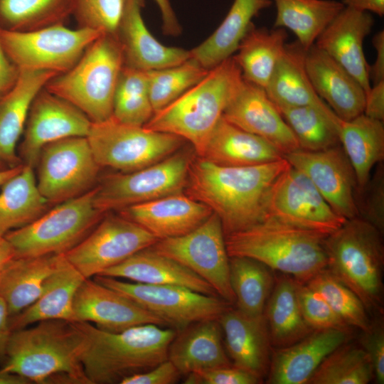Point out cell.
Instances as JSON below:
<instances>
[{
    "instance_id": "5bb4252c",
    "label": "cell",
    "mask_w": 384,
    "mask_h": 384,
    "mask_svg": "<svg viewBox=\"0 0 384 384\" xmlns=\"http://www.w3.org/2000/svg\"><path fill=\"white\" fill-rule=\"evenodd\" d=\"M37 165V186L50 204L60 203L92 189L100 168L85 137L65 138L46 145Z\"/></svg>"
},
{
    "instance_id": "816d5d0a",
    "label": "cell",
    "mask_w": 384,
    "mask_h": 384,
    "mask_svg": "<svg viewBox=\"0 0 384 384\" xmlns=\"http://www.w3.org/2000/svg\"><path fill=\"white\" fill-rule=\"evenodd\" d=\"M361 346L368 354L373 368L374 379L377 383H384V329L383 324H372L366 331H363Z\"/></svg>"
},
{
    "instance_id": "9f6ffc18",
    "label": "cell",
    "mask_w": 384,
    "mask_h": 384,
    "mask_svg": "<svg viewBox=\"0 0 384 384\" xmlns=\"http://www.w3.org/2000/svg\"><path fill=\"white\" fill-rule=\"evenodd\" d=\"M373 46L375 50V58L369 66V78L373 85L384 80V31H378L373 38Z\"/></svg>"
},
{
    "instance_id": "1f68e13d",
    "label": "cell",
    "mask_w": 384,
    "mask_h": 384,
    "mask_svg": "<svg viewBox=\"0 0 384 384\" xmlns=\"http://www.w3.org/2000/svg\"><path fill=\"white\" fill-rule=\"evenodd\" d=\"M306 50L287 43L265 90L277 109L306 105L329 107L316 93L306 69Z\"/></svg>"
},
{
    "instance_id": "91938a15",
    "label": "cell",
    "mask_w": 384,
    "mask_h": 384,
    "mask_svg": "<svg viewBox=\"0 0 384 384\" xmlns=\"http://www.w3.org/2000/svg\"><path fill=\"white\" fill-rule=\"evenodd\" d=\"M345 6L358 11L375 14L379 16L384 15V0H343Z\"/></svg>"
},
{
    "instance_id": "484cf974",
    "label": "cell",
    "mask_w": 384,
    "mask_h": 384,
    "mask_svg": "<svg viewBox=\"0 0 384 384\" xmlns=\"http://www.w3.org/2000/svg\"><path fill=\"white\" fill-rule=\"evenodd\" d=\"M218 321L233 366L261 379L267 373L271 361V341L264 314L250 316L230 308Z\"/></svg>"
},
{
    "instance_id": "d4e9b609",
    "label": "cell",
    "mask_w": 384,
    "mask_h": 384,
    "mask_svg": "<svg viewBox=\"0 0 384 384\" xmlns=\"http://www.w3.org/2000/svg\"><path fill=\"white\" fill-rule=\"evenodd\" d=\"M212 213L208 206L182 193L120 210L121 215L137 223L159 240L185 235Z\"/></svg>"
},
{
    "instance_id": "60d3db41",
    "label": "cell",
    "mask_w": 384,
    "mask_h": 384,
    "mask_svg": "<svg viewBox=\"0 0 384 384\" xmlns=\"http://www.w3.org/2000/svg\"><path fill=\"white\" fill-rule=\"evenodd\" d=\"M229 270L237 309L250 316L263 315L274 286L270 268L250 257H230Z\"/></svg>"
},
{
    "instance_id": "6125c7cd",
    "label": "cell",
    "mask_w": 384,
    "mask_h": 384,
    "mask_svg": "<svg viewBox=\"0 0 384 384\" xmlns=\"http://www.w3.org/2000/svg\"><path fill=\"white\" fill-rule=\"evenodd\" d=\"M31 382L26 378L15 373L0 370V384H28Z\"/></svg>"
},
{
    "instance_id": "d6a6232c",
    "label": "cell",
    "mask_w": 384,
    "mask_h": 384,
    "mask_svg": "<svg viewBox=\"0 0 384 384\" xmlns=\"http://www.w3.org/2000/svg\"><path fill=\"white\" fill-rule=\"evenodd\" d=\"M85 279L63 254L58 268L48 279L39 297L26 309L10 318L11 331L45 320L72 321L75 295Z\"/></svg>"
},
{
    "instance_id": "e0dca14e",
    "label": "cell",
    "mask_w": 384,
    "mask_h": 384,
    "mask_svg": "<svg viewBox=\"0 0 384 384\" xmlns=\"http://www.w3.org/2000/svg\"><path fill=\"white\" fill-rule=\"evenodd\" d=\"M91 124L81 110L43 87L29 110L20 146L21 160L33 168L46 145L68 137H86Z\"/></svg>"
},
{
    "instance_id": "3957f363",
    "label": "cell",
    "mask_w": 384,
    "mask_h": 384,
    "mask_svg": "<svg viewBox=\"0 0 384 384\" xmlns=\"http://www.w3.org/2000/svg\"><path fill=\"white\" fill-rule=\"evenodd\" d=\"M78 323L87 338L82 363L90 384L119 383L125 377L167 360L169 345L177 332L154 324L110 332L90 323Z\"/></svg>"
},
{
    "instance_id": "7402d4cb",
    "label": "cell",
    "mask_w": 384,
    "mask_h": 384,
    "mask_svg": "<svg viewBox=\"0 0 384 384\" xmlns=\"http://www.w3.org/2000/svg\"><path fill=\"white\" fill-rule=\"evenodd\" d=\"M144 0H127L116 32L124 65L149 71L180 64L190 58L189 50L166 46L150 33L142 17Z\"/></svg>"
},
{
    "instance_id": "f907efd6",
    "label": "cell",
    "mask_w": 384,
    "mask_h": 384,
    "mask_svg": "<svg viewBox=\"0 0 384 384\" xmlns=\"http://www.w3.org/2000/svg\"><path fill=\"white\" fill-rule=\"evenodd\" d=\"M187 384H256L261 379L233 365L199 370L188 374Z\"/></svg>"
},
{
    "instance_id": "4fadbf2b",
    "label": "cell",
    "mask_w": 384,
    "mask_h": 384,
    "mask_svg": "<svg viewBox=\"0 0 384 384\" xmlns=\"http://www.w3.org/2000/svg\"><path fill=\"white\" fill-rule=\"evenodd\" d=\"M98 282L127 297L178 331L201 321L218 320L230 304L218 296L176 285L128 282L97 275Z\"/></svg>"
},
{
    "instance_id": "5b68a950",
    "label": "cell",
    "mask_w": 384,
    "mask_h": 384,
    "mask_svg": "<svg viewBox=\"0 0 384 384\" xmlns=\"http://www.w3.org/2000/svg\"><path fill=\"white\" fill-rule=\"evenodd\" d=\"M326 236L267 219L225 238L229 257H250L299 283H306L327 267Z\"/></svg>"
},
{
    "instance_id": "30bf717a",
    "label": "cell",
    "mask_w": 384,
    "mask_h": 384,
    "mask_svg": "<svg viewBox=\"0 0 384 384\" xmlns=\"http://www.w3.org/2000/svg\"><path fill=\"white\" fill-rule=\"evenodd\" d=\"M103 33L87 28L70 29L64 23L29 31L1 29L4 49L18 70L64 73Z\"/></svg>"
},
{
    "instance_id": "e7e4bbea",
    "label": "cell",
    "mask_w": 384,
    "mask_h": 384,
    "mask_svg": "<svg viewBox=\"0 0 384 384\" xmlns=\"http://www.w3.org/2000/svg\"><path fill=\"white\" fill-rule=\"evenodd\" d=\"M6 167H5L4 166H3L1 163H0V169H6Z\"/></svg>"
},
{
    "instance_id": "ba28073f",
    "label": "cell",
    "mask_w": 384,
    "mask_h": 384,
    "mask_svg": "<svg viewBox=\"0 0 384 384\" xmlns=\"http://www.w3.org/2000/svg\"><path fill=\"white\" fill-rule=\"evenodd\" d=\"M95 187L6 234L16 258L64 254L79 243L105 214L95 206Z\"/></svg>"
},
{
    "instance_id": "f1b7e54d",
    "label": "cell",
    "mask_w": 384,
    "mask_h": 384,
    "mask_svg": "<svg viewBox=\"0 0 384 384\" xmlns=\"http://www.w3.org/2000/svg\"><path fill=\"white\" fill-rule=\"evenodd\" d=\"M99 275L149 284L180 286L219 297L201 277L176 261L156 252L151 247L133 254Z\"/></svg>"
},
{
    "instance_id": "4316f807",
    "label": "cell",
    "mask_w": 384,
    "mask_h": 384,
    "mask_svg": "<svg viewBox=\"0 0 384 384\" xmlns=\"http://www.w3.org/2000/svg\"><path fill=\"white\" fill-rule=\"evenodd\" d=\"M57 75L46 70H19L14 87L0 98V163L5 167L22 164L16 148L30 107L39 91Z\"/></svg>"
},
{
    "instance_id": "f546056e",
    "label": "cell",
    "mask_w": 384,
    "mask_h": 384,
    "mask_svg": "<svg viewBox=\"0 0 384 384\" xmlns=\"http://www.w3.org/2000/svg\"><path fill=\"white\" fill-rule=\"evenodd\" d=\"M283 154L265 139L242 130L222 116L201 159L223 166H249L279 160Z\"/></svg>"
},
{
    "instance_id": "681fc988",
    "label": "cell",
    "mask_w": 384,
    "mask_h": 384,
    "mask_svg": "<svg viewBox=\"0 0 384 384\" xmlns=\"http://www.w3.org/2000/svg\"><path fill=\"white\" fill-rule=\"evenodd\" d=\"M298 298L302 315L313 329H343L347 325L332 309L327 302L305 283L298 282Z\"/></svg>"
},
{
    "instance_id": "cb8c5ba5",
    "label": "cell",
    "mask_w": 384,
    "mask_h": 384,
    "mask_svg": "<svg viewBox=\"0 0 384 384\" xmlns=\"http://www.w3.org/2000/svg\"><path fill=\"white\" fill-rule=\"evenodd\" d=\"M306 69L316 93L341 120L348 121L363 113V86L314 44L306 51Z\"/></svg>"
},
{
    "instance_id": "603a6c76",
    "label": "cell",
    "mask_w": 384,
    "mask_h": 384,
    "mask_svg": "<svg viewBox=\"0 0 384 384\" xmlns=\"http://www.w3.org/2000/svg\"><path fill=\"white\" fill-rule=\"evenodd\" d=\"M351 337V331L316 329L286 347L279 348L270 361L267 383L305 384L324 358Z\"/></svg>"
},
{
    "instance_id": "83f0119b",
    "label": "cell",
    "mask_w": 384,
    "mask_h": 384,
    "mask_svg": "<svg viewBox=\"0 0 384 384\" xmlns=\"http://www.w3.org/2000/svg\"><path fill=\"white\" fill-rule=\"evenodd\" d=\"M168 359L185 375L231 365L218 320L195 322L177 331L169 347Z\"/></svg>"
},
{
    "instance_id": "74e56055",
    "label": "cell",
    "mask_w": 384,
    "mask_h": 384,
    "mask_svg": "<svg viewBox=\"0 0 384 384\" xmlns=\"http://www.w3.org/2000/svg\"><path fill=\"white\" fill-rule=\"evenodd\" d=\"M50 203L37 186L33 168L23 169L1 186L0 192V236L22 228L48 210Z\"/></svg>"
},
{
    "instance_id": "f5cc1de1",
    "label": "cell",
    "mask_w": 384,
    "mask_h": 384,
    "mask_svg": "<svg viewBox=\"0 0 384 384\" xmlns=\"http://www.w3.org/2000/svg\"><path fill=\"white\" fill-rule=\"evenodd\" d=\"M181 375L169 359L144 372L125 377L120 384H173Z\"/></svg>"
},
{
    "instance_id": "9c48e42d",
    "label": "cell",
    "mask_w": 384,
    "mask_h": 384,
    "mask_svg": "<svg viewBox=\"0 0 384 384\" xmlns=\"http://www.w3.org/2000/svg\"><path fill=\"white\" fill-rule=\"evenodd\" d=\"M100 167L123 173L157 163L178 151L184 139L176 135L122 123L112 116L92 122L86 137Z\"/></svg>"
},
{
    "instance_id": "f6af8a7d",
    "label": "cell",
    "mask_w": 384,
    "mask_h": 384,
    "mask_svg": "<svg viewBox=\"0 0 384 384\" xmlns=\"http://www.w3.org/2000/svg\"><path fill=\"white\" fill-rule=\"evenodd\" d=\"M208 71L191 57L174 66L146 71L154 114L201 81Z\"/></svg>"
},
{
    "instance_id": "52a82bcc",
    "label": "cell",
    "mask_w": 384,
    "mask_h": 384,
    "mask_svg": "<svg viewBox=\"0 0 384 384\" xmlns=\"http://www.w3.org/2000/svg\"><path fill=\"white\" fill-rule=\"evenodd\" d=\"M124 66L116 37L103 33L67 72L49 80L44 88L81 110L92 122L112 116L114 92Z\"/></svg>"
},
{
    "instance_id": "f35d334b",
    "label": "cell",
    "mask_w": 384,
    "mask_h": 384,
    "mask_svg": "<svg viewBox=\"0 0 384 384\" xmlns=\"http://www.w3.org/2000/svg\"><path fill=\"white\" fill-rule=\"evenodd\" d=\"M276 7L274 28L290 30L308 50L345 7L335 0H272Z\"/></svg>"
},
{
    "instance_id": "277c9868",
    "label": "cell",
    "mask_w": 384,
    "mask_h": 384,
    "mask_svg": "<svg viewBox=\"0 0 384 384\" xmlns=\"http://www.w3.org/2000/svg\"><path fill=\"white\" fill-rule=\"evenodd\" d=\"M242 80L231 56L209 70L198 83L154 113L144 127L189 142L201 157L209 137Z\"/></svg>"
},
{
    "instance_id": "680465c9",
    "label": "cell",
    "mask_w": 384,
    "mask_h": 384,
    "mask_svg": "<svg viewBox=\"0 0 384 384\" xmlns=\"http://www.w3.org/2000/svg\"><path fill=\"white\" fill-rule=\"evenodd\" d=\"M11 334L8 307L4 299L0 296V360L6 356Z\"/></svg>"
},
{
    "instance_id": "8992f818",
    "label": "cell",
    "mask_w": 384,
    "mask_h": 384,
    "mask_svg": "<svg viewBox=\"0 0 384 384\" xmlns=\"http://www.w3.org/2000/svg\"><path fill=\"white\" fill-rule=\"evenodd\" d=\"M383 233L356 217L325 238L327 269L362 301L366 310L383 311Z\"/></svg>"
},
{
    "instance_id": "7dc6e473",
    "label": "cell",
    "mask_w": 384,
    "mask_h": 384,
    "mask_svg": "<svg viewBox=\"0 0 384 384\" xmlns=\"http://www.w3.org/2000/svg\"><path fill=\"white\" fill-rule=\"evenodd\" d=\"M127 0H74L73 14L80 28L116 36Z\"/></svg>"
},
{
    "instance_id": "836d02e7",
    "label": "cell",
    "mask_w": 384,
    "mask_h": 384,
    "mask_svg": "<svg viewBox=\"0 0 384 384\" xmlns=\"http://www.w3.org/2000/svg\"><path fill=\"white\" fill-rule=\"evenodd\" d=\"M272 0H234L215 31L189 50L190 57L210 70L233 55L252 19L272 4Z\"/></svg>"
},
{
    "instance_id": "ac0fdd59",
    "label": "cell",
    "mask_w": 384,
    "mask_h": 384,
    "mask_svg": "<svg viewBox=\"0 0 384 384\" xmlns=\"http://www.w3.org/2000/svg\"><path fill=\"white\" fill-rule=\"evenodd\" d=\"M284 157L308 177L339 215L346 220L358 217L356 174L341 144L316 151L299 149Z\"/></svg>"
},
{
    "instance_id": "94428289",
    "label": "cell",
    "mask_w": 384,
    "mask_h": 384,
    "mask_svg": "<svg viewBox=\"0 0 384 384\" xmlns=\"http://www.w3.org/2000/svg\"><path fill=\"white\" fill-rule=\"evenodd\" d=\"M14 258L16 253L5 236H0V272Z\"/></svg>"
},
{
    "instance_id": "d6986e66",
    "label": "cell",
    "mask_w": 384,
    "mask_h": 384,
    "mask_svg": "<svg viewBox=\"0 0 384 384\" xmlns=\"http://www.w3.org/2000/svg\"><path fill=\"white\" fill-rule=\"evenodd\" d=\"M72 321L95 324L97 328L110 332L144 324L166 325L153 313L94 278L85 279L78 287Z\"/></svg>"
},
{
    "instance_id": "ee69618b",
    "label": "cell",
    "mask_w": 384,
    "mask_h": 384,
    "mask_svg": "<svg viewBox=\"0 0 384 384\" xmlns=\"http://www.w3.org/2000/svg\"><path fill=\"white\" fill-rule=\"evenodd\" d=\"M153 114L146 71L124 65L114 92L112 117L122 123L144 126Z\"/></svg>"
},
{
    "instance_id": "d590c367",
    "label": "cell",
    "mask_w": 384,
    "mask_h": 384,
    "mask_svg": "<svg viewBox=\"0 0 384 384\" xmlns=\"http://www.w3.org/2000/svg\"><path fill=\"white\" fill-rule=\"evenodd\" d=\"M264 316L271 343L283 348L299 341L313 329L304 319L298 298V282L280 277L267 301Z\"/></svg>"
},
{
    "instance_id": "8d00e7d4",
    "label": "cell",
    "mask_w": 384,
    "mask_h": 384,
    "mask_svg": "<svg viewBox=\"0 0 384 384\" xmlns=\"http://www.w3.org/2000/svg\"><path fill=\"white\" fill-rule=\"evenodd\" d=\"M288 34L284 28H257L252 23L233 55L242 78L265 88L283 53Z\"/></svg>"
},
{
    "instance_id": "e575fe53",
    "label": "cell",
    "mask_w": 384,
    "mask_h": 384,
    "mask_svg": "<svg viewBox=\"0 0 384 384\" xmlns=\"http://www.w3.org/2000/svg\"><path fill=\"white\" fill-rule=\"evenodd\" d=\"M338 136L356 174L357 188H362L375 166L384 159L383 122L364 114L348 121L340 119Z\"/></svg>"
},
{
    "instance_id": "9a60e30c",
    "label": "cell",
    "mask_w": 384,
    "mask_h": 384,
    "mask_svg": "<svg viewBox=\"0 0 384 384\" xmlns=\"http://www.w3.org/2000/svg\"><path fill=\"white\" fill-rule=\"evenodd\" d=\"M274 220L326 235L346 219L339 215L311 181L291 165L277 178L264 203V220Z\"/></svg>"
},
{
    "instance_id": "ab89813d",
    "label": "cell",
    "mask_w": 384,
    "mask_h": 384,
    "mask_svg": "<svg viewBox=\"0 0 384 384\" xmlns=\"http://www.w3.org/2000/svg\"><path fill=\"white\" fill-rule=\"evenodd\" d=\"M300 149L321 151L340 145V119L329 107L306 105L278 109Z\"/></svg>"
},
{
    "instance_id": "bcb514c9",
    "label": "cell",
    "mask_w": 384,
    "mask_h": 384,
    "mask_svg": "<svg viewBox=\"0 0 384 384\" xmlns=\"http://www.w3.org/2000/svg\"><path fill=\"white\" fill-rule=\"evenodd\" d=\"M305 284L318 292L350 327L359 329L362 331L370 329L372 323L362 301L327 268Z\"/></svg>"
},
{
    "instance_id": "c3c4849f",
    "label": "cell",
    "mask_w": 384,
    "mask_h": 384,
    "mask_svg": "<svg viewBox=\"0 0 384 384\" xmlns=\"http://www.w3.org/2000/svg\"><path fill=\"white\" fill-rule=\"evenodd\" d=\"M355 201L358 217L384 232V164L378 163L367 183L357 188Z\"/></svg>"
},
{
    "instance_id": "b9f144b4",
    "label": "cell",
    "mask_w": 384,
    "mask_h": 384,
    "mask_svg": "<svg viewBox=\"0 0 384 384\" xmlns=\"http://www.w3.org/2000/svg\"><path fill=\"white\" fill-rule=\"evenodd\" d=\"M74 0H0L2 28L29 31L64 23L73 14Z\"/></svg>"
},
{
    "instance_id": "6da1fadb",
    "label": "cell",
    "mask_w": 384,
    "mask_h": 384,
    "mask_svg": "<svg viewBox=\"0 0 384 384\" xmlns=\"http://www.w3.org/2000/svg\"><path fill=\"white\" fill-rule=\"evenodd\" d=\"M289 165L284 157L240 167L218 166L199 157L191 164L185 191L218 216L225 236L264 220L266 196Z\"/></svg>"
},
{
    "instance_id": "2e32d148",
    "label": "cell",
    "mask_w": 384,
    "mask_h": 384,
    "mask_svg": "<svg viewBox=\"0 0 384 384\" xmlns=\"http://www.w3.org/2000/svg\"><path fill=\"white\" fill-rule=\"evenodd\" d=\"M158 240L145 228L121 215H108L64 255L85 279L91 278L152 246Z\"/></svg>"
},
{
    "instance_id": "be15d7a7",
    "label": "cell",
    "mask_w": 384,
    "mask_h": 384,
    "mask_svg": "<svg viewBox=\"0 0 384 384\" xmlns=\"http://www.w3.org/2000/svg\"><path fill=\"white\" fill-rule=\"evenodd\" d=\"M23 167V164L11 168L0 169V187L9 179L17 174Z\"/></svg>"
},
{
    "instance_id": "44dd1931",
    "label": "cell",
    "mask_w": 384,
    "mask_h": 384,
    "mask_svg": "<svg viewBox=\"0 0 384 384\" xmlns=\"http://www.w3.org/2000/svg\"><path fill=\"white\" fill-rule=\"evenodd\" d=\"M373 23L370 13L345 6L314 43L355 78L364 88L366 95L371 86L363 43Z\"/></svg>"
},
{
    "instance_id": "db71d44e",
    "label": "cell",
    "mask_w": 384,
    "mask_h": 384,
    "mask_svg": "<svg viewBox=\"0 0 384 384\" xmlns=\"http://www.w3.org/2000/svg\"><path fill=\"white\" fill-rule=\"evenodd\" d=\"M368 117L384 120V80L373 85L366 95L363 113Z\"/></svg>"
},
{
    "instance_id": "7c38bea8",
    "label": "cell",
    "mask_w": 384,
    "mask_h": 384,
    "mask_svg": "<svg viewBox=\"0 0 384 384\" xmlns=\"http://www.w3.org/2000/svg\"><path fill=\"white\" fill-rule=\"evenodd\" d=\"M151 248L196 273L230 304L235 302L230 283V257L225 234L220 220L215 213L192 231L158 240Z\"/></svg>"
},
{
    "instance_id": "ffe728a7",
    "label": "cell",
    "mask_w": 384,
    "mask_h": 384,
    "mask_svg": "<svg viewBox=\"0 0 384 384\" xmlns=\"http://www.w3.org/2000/svg\"><path fill=\"white\" fill-rule=\"evenodd\" d=\"M223 117L276 147L283 156L300 149L293 132L264 88L242 78Z\"/></svg>"
},
{
    "instance_id": "7bdbcfd3",
    "label": "cell",
    "mask_w": 384,
    "mask_h": 384,
    "mask_svg": "<svg viewBox=\"0 0 384 384\" xmlns=\"http://www.w3.org/2000/svg\"><path fill=\"white\" fill-rule=\"evenodd\" d=\"M374 378L367 352L360 346L344 343L319 365L308 384H367Z\"/></svg>"
},
{
    "instance_id": "11a10c76",
    "label": "cell",
    "mask_w": 384,
    "mask_h": 384,
    "mask_svg": "<svg viewBox=\"0 0 384 384\" xmlns=\"http://www.w3.org/2000/svg\"><path fill=\"white\" fill-rule=\"evenodd\" d=\"M0 26V98L15 85L19 70L7 56L1 42Z\"/></svg>"
},
{
    "instance_id": "4dcf8cb0",
    "label": "cell",
    "mask_w": 384,
    "mask_h": 384,
    "mask_svg": "<svg viewBox=\"0 0 384 384\" xmlns=\"http://www.w3.org/2000/svg\"><path fill=\"white\" fill-rule=\"evenodd\" d=\"M63 257V254L17 257L0 272V296L7 305L10 318L39 297Z\"/></svg>"
},
{
    "instance_id": "6f0895ef",
    "label": "cell",
    "mask_w": 384,
    "mask_h": 384,
    "mask_svg": "<svg viewBox=\"0 0 384 384\" xmlns=\"http://www.w3.org/2000/svg\"><path fill=\"white\" fill-rule=\"evenodd\" d=\"M158 6L162 19L164 34L177 36L181 33V27L173 9L170 0H154Z\"/></svg>"
},
{
    "instance_id": "7a4b0ae2",
    "label": "cell",
    "mask_w": 384,
    "mask_h": 384,
    "mask_svg": "<svg viewBox=\"0 0 384 384\" xmlns=\"http://www.w3.org/2000/svg\"><path fill=\"white\" fill-rule=\"evenodd\" d=\"M87 338L76 321L50 319L12 331L6 361L1 369L31 383H48L67 375L75 384H90L82 363Z\"/></svg>"
},
{
    "instance_id": "8fae6325",
    "label": "cell",
    "mask_w": 384,
    "mask_h": 384,
    "mask_svg": "<svg viewBox=\"0 0 384 384\" xmlns=\"http://www.w3.org/2000/svg\"><path fill=\"white\" fill-rule=\"evenodd\" d=\"M191 162L188 153L180 151L139 170L107 176L95 186V206L106 213L181 193Z\"/></svg>"
}]
</instances>
